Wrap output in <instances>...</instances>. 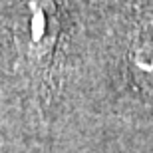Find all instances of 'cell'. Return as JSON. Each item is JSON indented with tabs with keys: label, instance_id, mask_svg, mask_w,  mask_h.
Returning a JSON list of instances; mask_svg holds the SVG:
<instances>
[{
	"label": "cell",
	"instance_id": "obj_1",
	"mask_svg": "<svg viewBox=\"0 0 153 153\" xmlns=\"http://www.w3.org/2000/svg\"><path fill=\"white\" fill-rule=\"evenodd\" d=\"M50 0H30L28 2V26H26V44L34 56H44L52 48L54 34V10Z\"/></svg>",
	"mask_w": 153,
	"mask_h": 153
}]
</instances>
